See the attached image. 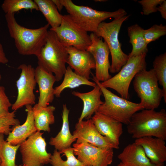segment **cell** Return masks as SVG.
Masks as SVG:
<instances>
[{
    "mask_svg": "<svg viewBox=\"0 0 166 166\" xmlns=\"http://www.w3.org/2000/svg\"><path fill=\"white\" fill-rule=\"evenodd\" d=\"M5 18L9 34L14 40L19 53L37 56L45 43L49 24L37 29H30L19 24L14 14H6Z\"/></svg>",
    "mask_w": 166,
    "mask_h": 166,
    "instance_id": "1",
    "label": "cell"
},
{
    "mask_svg": "<svg viewBox=\"0 0 166 166\" xmlns=\"http://www.w3.org/2000/svg\"><path fill=\"white\" fill-rule=\"evenodd\" d=\"M133 138L152 136L166 140V112L144 109L135 113L127 125Z\"/></svg>",
    "mask_w": 166,
    "mask_h": 166,
    "instance_id": "2",
    "label": "cell"
},
{
    "mask_svg": "<svg viewBox=\"0 0 166 166\" xmlns=\"http://www.w3.org/2000/svg\"><path fill=\"white\" fill-rule=\"evenodd\" d=\"M37 57L38 65L53 73L57 81L62 79L66 69L68 53L52 30H48L45 43Z\"/></svg>",
    "mask_w": 166,
    "mask_h": 166,
    "instance_id": "3",
    "label": "cell"
},
{
    "mask_svg": "<svg viewBox=\"0 0 166 166\" xmlns=\"http://www.w3.org/2000/svg\"><path fill=\"white\" fill-rule=\"evenodd\" d=\"M73 21L87 32L94 33L101 23L110 18H117L127 15L123 9L113 12L101 11L75 4L71 0H60Z\"/></svg>",
    "mask_w": 166,
    "mask_h": 166,
    "instance_id": "4",
    "label": "cell"
},
{
    "mask_svg": "<svg viewBox=\"0 0 166 166\" xmlns=\"http://www.w3.org/2000/svg\"><path fill=\"white\" fill-rule=\"evenodd\" d=\"M129 15H126L114 19L109 22H103L100 23L94 33L103 39L109 47L112 58L109 72L113 73H118L126 63L128 55L121 49L118 39V34L123 23Z\"/></svg>",
    "mask_w": 166,
    "mask_h": 166,
    "instance_id": "5",
    "label": "cell"
},
{
    "mask_svg": "<svg viewBox=\"0 0 166 166\" xmlns=\"http://www.w3.org/2000/svg\"><path fill=\"white\" fill-rule=\"evenodd\" d=\"M93 76L92 79L99 86L105 100L97 112L127 125L135 113L144 109L140 103L131 102L113 93L103 86L94 75Z\"/></svg>",
    "mask_w": 166,
    "mask_h": 166,
    "instance_id": "6",
    "label": "cell"
},
{
    "mask_svg": "<svg viewBox=\"0 0 166 166\" xmlns=\"http://www.w3.org/2000/svg\"><path fill=\"white\" fill-rule=\"evenodd\" d=\"M134 90L146 109L155 110L160 106L163 94L158 85L155 71L144 69L137 73L133 81Z\"/></svg>",
    "mask_w": 166,
    "mask_h": 166,
    "instance_id": "7",
    "label": "cell"
},
{
    "mask_svg": "<svg viewBox=\"0 0 166 166\" xmlns=\"http://www.w3.org/2000/svg\"><path fill=\"white\" fill-rule=\"evenodd\" d=\"M147 53L128 58L126 63L113 77L104 82L101 85L117 91L121 97L128 100L129 98V89L130 83L136 75L140 71L146 69Z\"/></svg>",
    "mask_w": 166,
    "mask_h": 166,
    "instance_id": "8",
    "label": "cell"
},
{
    "mask_svg": "<svg viewBox=\"0 0 166 166\" xmlns=\"http://www.w3.org/2000/svg\"><path fill=\"white\" fill-rule=\"evenodd\" d=\"M55 33L61 44L66 47L72 46L81 50H87L91 44L90 35L72 19L69 14L62 15L60 25L50 28Z\"/></svg>",
    "mask_w": 166,
    "mask_h": 166,
    "instance_id": "9",
    "label": "cell"
},
{
    "mask_svg": "<svg viewBox=\"0 0 166 166\" xmlns=\"http://www.w3.org/2000/svg\"><path fill=\"white\" fill-rule=\"evenodd\" d=\"M43 133L37 131L20 144L19 149L23 165L43 166L49 163L51 154L46 149Z\"/></svg>",
    "mask_w": 166,
    "mask_h": 166,
    "instance_id": "10",
    "label": "cell"
},
{
    "mask_svg": "<svg viewBox=\"0 0 166 166\" xmlns=\"http://www.w3.org/2000/svg\"><path fill=\"white\" fill-rule=\"evenodd\" d=\"M18 69L21 70L20 76L16 81L18 95L11 106L12 109L15 111L24 106L35 104L34 90L37 84L35 79V69L31 65L22 64Z\"/></svg>",
    "mask_w": 166,
    "mask_h": 166,
    "instance_id": "11",
    "label": "cell"
},
{
    "mask_svg": "<svg viewBox=\"0 0 166 166\" xmlns=\"http://www.w3.org/2000/svg\"><path fill=\"white\" fill-rule=\"evenodd\" d=\"M73 146L74 155L87 166H108L113 162V148L99 147L86 143H75Z\"/></svg>",
    "mask_w": 166,
    "mask_h": 166,
    "instance_id": "12",
    "label": "cell"
},
{
    "mask_svg": "<svg viewBox=\"0 0 166 166\" xmlns=\"http://www.w3.org/2000/svg\"><path fill=\"white\" fill-rule=\"evenodd\" d=\"M91 44L87 49L93 56L95 64V78L101 82L112 77L109 73L110 65L109 60L110 53L106 43L102 38L92 33L90 35Z\"/></svg>",
    "mask_w": 166,
    "mask_h": 166,
    "instance_id": "13",
    "label": "cell"
},
{
    "mask_svg": "<svg viewBox=\"0 0 166 166\" xmlns=\"http://www.w3.org/2000/svg\"><path fill=\"white\" fill-rule=\"evenodd\" d=\"M72 135L76 139V143H88L102 148L116 149L119 148V146L100 133L91 119L78 122Z\"/></svg>",
    "mask_w": 166,
    "mask_h": 166,
    "instance_id": "14",
    "label": "cell"
},
{
    "mask_svg": "<svg viewBox=\"0 0 166 166\" xmlns=\"http://www.w3.org/2000/svg\"><path fill=\"white\" fill-rule=\"evenodd\" d=\"M66 48L68 53L67 63L75 73L89 80L91 69L95 68L92 55L86 50L72 46Z\"/></svg>",
    "mask_w": 166,
    "mask_h": 166,
    "instance_id": "15",
    "label": "cell"
},
{
    "mask_svg": "<svg viewBox=\"0 0 166 166\" xmlns=\"http://www.w3.org/2000/svg\"><path fill=\"white\" fill-rule=\"evenodd\" d=\"M35 79L39 92L37 105L42 107L49 105L53 101L55 96L53 86L57 81L55 76L38 65L35 69Z\"/></svg>",
    "mask_w": 166,
    "mask_h": 166,
    "instance_id": "16",
    "label": "cell"
},
{
    "mask_svg": "<svg viewBox=\"0 0 166 166\" xmlns=\"http://www.w3.org/2000/svg\"><path fill=\"white\" fill-rule=\"evenodd\" d=\"M91 119L101 135L119 146L120 138L123 131L122 123L97 112Z\"/></svg>",
    "mask_w": 166,
    "mask_h": 166,
    "instance_id": "17",
    "label": "cell"
},
{
    "mask_svg": "<svg viewBox=\"0 0 166 166\" xmlns=\"http://www.w3.org/2000/svg\"><path fill=\"white\" fill-rule=\"evenodd\" d=\"M134 142L142 147L152 163L156 165L164 164L166 160L164 140L157 137L147 136L136 139Z\"/></svg>",
    "mask_w": 166,
    "mask_h": 166,
    "instance_id": "18",
    "label": "cell"
},
{
    "mask_svg": "<svg viewBox=\"0 0 166 166\" xmlns=\"http://www.w3.org/2000/svg\"><path fill=\"white\" fill-rule=\"evenodd\" d=\"M27 113L26 120L21 125L14 126L6 140L13 145H20L29 137L37 131L32 110V105L25 106Z\"/></svg>",
    "mask_w": 166,
    "mask_h": 166,
    "instance_id": "19",
    "label": "cell"
},
{
    "mask_svg": "<svg viewBox=\"0 0 166 166\" xmlns=\"http://www.w3.org/2000/svg\"><path fill=\"white\" fill-rule=\"evenodd\" d=\"M117 157L126 166H164L152 163L142 147L135 142L125 147Z\"/></svg>",
    "mask_w": 166,
    "mask_h": 166,
    "instance_id": "20",
    "label": "cell"
},
{
    "mask_svg": "<svg viewBox=\"0 0 166 166\" xmlns=\"http://www.w3.org/2000/svg\"><path fill=\"white\" fill-rule=\"evenodd\" d=\"M72 94L80 98L83 103L82 110L78 122L85 119H90L92 116L97 112L99 107L103 103L101 99L102 93L99 86L97 84L89 92L82 93L74 91Z\"/></svg>",
    "mask_w": 166,
    "mask_h": 166,
    "instance_id": "21",
    "label": "cell"
},
{
    "mask_svg": "<svg viewBox=\"0 0 166 166\" xmlns=\"http://www.w3.org/2000/svg\"><path fill=\"white\" fill-rule=\"evenodd\" d=\"M69 110L66 104L63 105L62 117V124L60 131L54 137L50 138L49 144L54 147L55 149L61 152L71 147L72 144L76 141L70 132L69 121Z\"/></svg>",
    "mask_w": 166,
    "mask_h": 166,
    "instance_id": "22",
    "label": "cell"
},
{
    "mask_svg": "<svg viewBox=\"0 0 166 166\" xmlns=\"http://www.w3.org/2000/svg\"><path fill=\"white\" fill-rule=\"evenodd\" d=\"M32 110L34 122L37 131H43L49 132V125L55 122L54 113L55 107L53 105L38 106L35 104Z\"/></svg>",
    "mask_w": 166,
    "mask_h": 166,
    "instance_id": "23",
    "label": "cell"
},
{
    "mask_svg": "<svg viewBox=\"0 0 166 166\" xmlns=\"http://www.w3.org/2000/svg\"><path fill=\"white\" fill-rule=\"evenodd\" d=\"M64 76L61 83L54 88V95L57 98L61 97V93L65 89H74L82 85L94 87L97 85L95 82L90 81L75 73L69 66L66 68Z\"/></svg>",
    "mask_w": 166,
    "mask_h": 166,
    "instance_id": "24",
    "label": "cell"
},
{
    "mask_svg": "<svg viewBox=\"0 0 166 166\" xmlns=\"http://www.w3.org/2000/svg\"><path fill=\"white\" fill-rule=\"evenodd\" d=\"M129 43L132 46L131 52L128 55V58L147 53L148 44L144 35V29L137 24L129 26L127 29Z\"/></svg>",
    "mask_w": 166,
    "mask_h": 166,
    "instance_id": "25",
    "label": "cell"
},
{
    "mask_svg": "<svg viewBox=\"0 0 166 166\" xmlns=\"http://www.w3.org/2000/svg\"><path fill=\"white\" fill-rule=\"evenodd\" d=\"M37 4L39 10L42 13L48 24L54 28L61 24L62 15L58 10L52 0H34Z\"/></svg>",
    "mask_w": 166,
    "mask_h": 166,
    "instance_id": "26",
    "label": "cell"
},
{
    "mask_svg": "<svg viewBox=\"0 0 166 166\" xmlns=\"http://www.w3.org/2000/svg\"><path fill=\"white\" fill-rule=\"evenodd\" d=\"M49 163L52 166H87L76 157L71 147L61 152L55 149L51 156Z\"/></svg>",
    "mask_w": 166,
    "mask_h": 166,
    "instance_id": "27",
    "label": "cell"
},
{
    "mask_svg": "<svg viewBox=\"0 0 166 166\" xmlns=\"http://www.w3.org/2000/svg\"><path fill=\"white\" fill-rule=\"evenodd\" d=\"M20 145H12L4 139V135L0 133V158L1 166H18L15 163L17 151Z\"/></svg>",
    "mask_w": 166,
    "mask_h": 166,
    "instance_id": "28",
    "label": "cell"
},
{
    "mask_svg": "<svg viewBox=\"0 0 166 166\" xmlns=\"http://www.w3.org/2000/svg\"><path fill=\"white\" fill-rule=\"evenodd\" d=\"M5 13L14 14L22 10H39L38 6L32 0H4L1 5Z\"/></svg>",
    "mask_w": 166,
    "mask_h": 166,
    "instance_id": "29",
    "label": "cell"
},
{
    "mask_svg": "<svg viewBox=\"0 0 166 166\" xmlns=\"http://www.w3.org/2000/svg\"><path fill=\"white\" fill-rule=\"evenodd\" d=\"M153 67L158 83L162 87L163 99L166 103V53H164L155 58Z\"/></svg>",
    "mask_w": 166,
    "mask_h": 166,
    "instance_id": "30",
    "label": "cell"
},
{
    "mask_svg": "<svg viewBox=\"0 0 166 166\" xmlns=\"http://www.w3.org/2000/svg\"><path fill=\"white\" fill-rule=\"evenodd\" d=\"M15 111L0 116V133L8 135L12 128L11 126H14L19 125V120L15 118Z\"/></svg>",
    "mask_w": 166,
    "mask_h": 166,
    "instance_id": "31",
    "label": "cell"
},
{
    "mask_svg": "<svg viewBox=\"0 0 166 166\" xmlns=\"http://www.w3.org/2000/svg\"><path fill=\"white\" fill-rule=\"evenodd\" d=\"M166 34V26L162 24H155L149 28L144 30V35L146 43H149L159 39Z\"/></svg>",
    "mask_w": 166,
    "mask_h": 166,
    "instance_id": "32",
    "label": "cell"
},
{
    "mask_svg": "<svg viewBox=\"0 0 166 166\" xmlns=\"http://www.w3.org/2000/svg\"><path fill=\"white\" fill-rule=\"evenodd\" d=\"M164 0H141L138 1L142 7L143 14L148 15L156 12L157 6L160 5Z\"/></svg>",
    "mask_w": 166,
    "mask_h": 166,
    "instance_id": "33",
    "label": "cell"
},
{
    "mask_svg": "<svg viewBox=\"0 0 166 166\" xmlns=\"http://www.w3.org/2000/svg\"><path fill=\"white\" fill-rule=\"evenodd\" d=\"M12 105L5 93L4 87L0 85V116L9 113V108Z\"/></svg>",
    "mask_w": 166,
    "mask_h": 166,
    "instance_id": "34",
    "label": "cell"
},
{
    "mask_svg": "<svg viewBox=\"0 0 166 166\" xmlns=\"http://www.w3.org/2000/svg\"><path fill=\"white\" fill-rule=\"evenodd\" d=\"M157 11L160 13L162 17L166 19V1L164 0L157 7Z\"/></svg>",
    "mask_w": 166,
    "mask_h": 166,
    "instance_id": "35",
    "label": "cell"
},
{
    "mask_svg": "<svg viewBox=\"0 0 166 166\" xmlns=\"http://www.w3.org/2000/svg\"><path fill=\"white\" fill-rule=\"evenodd\" d=\"M9 60L6 57L2 45L0 42V63L7 64Z\"/></svg>",
    "mask_w": 166,
    "mask_h": 166,
    "instance_id": "36",
    "label": "cell"
},
{
    "mask_svg": "<svg viewBox=\"0 0 166 166\" xmlns=\"http://www.w3.org/2000/svg\"><path fill=\"white\" fill-rule=\"evenodd\" d=\"M52 1L56 6L59 11H61L63 6L61 3L60 0H52Z\"/></svg>",
    "mask_w": 166,
    "mask_h": 166,
    "instance_id": "37",
    "label": "cell"
},
{
    "mask_svg": "<svg viewBox=\"0 0 166 166\" xmlns=\"http://www.w3.org/2000/svg\"><path fill=\"white\" fill-rule=\"evenodd\" d=\"M117 166H126L121 162H120Z\"/></svg>",
    "mask_w": 166,
    "mask_h": 166,
    "instance_id": "38",
    "label": "cell"
},
{
    "mask_svg": "<svg viewBox=\"0 0 166 166\" xmlns=\"http://www.w3.org/2000/svg\"><path fill=\"white\" fill-rule=\"evenodd\" d=\"M95 2H106L107 1V0H95Z\"/></svg>",
    "mask_w": 166,
    "mask_h": 166,
    "instance_id": "39",
    "label": "cell"
},
{
    "mask_svg": "<svg viewBox=\"0 0 166 166\" xmlns=\"http://www.w3.org/2000/svg\"><path fill=\"white\" fill-rule=\"evenodd\" d=\"M1 165H2V161H1V159L0 158V166H1Z\"/></svg>",
    "mask_w": 166,
    "mask_h": 166,
    "instance_id": "40",
    "label": "cell"
},
{
    "mask_svg": "<svg viewBox=\"0 0 166 166\" xmlns=\"http://www.w3.org/2000/svg\"><path fill=\"white\" fill-rule=\"evenodd\" d=\"M1 78H2L1 75V74H0V81L1 80Z\"/></svg>",
    "mask_w": 166,
    "mask_h": 166,
    "instance_id": "41",
    "label": "cell"
},
{
    "mask_svg": "<svg viewBox=\"0 0 166 166\" xmlns=\"http://www.w3.org/2000/svg\"><path fill=\"white\" fill-rule=\"evenodd\" d=\"M22 166H26L25 165H23Z\"/></svg>",
    "mask_w": 166,
    "mask_h": 166,
    "instance_id": "42",
    "label": "cell"
}]
</instances>
